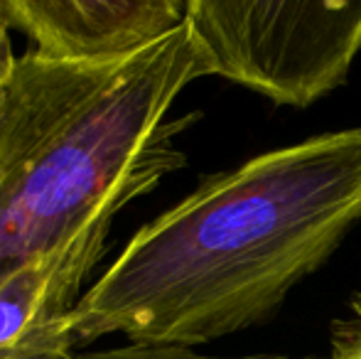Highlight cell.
Instances as JSON below:
<instances>
[{
	"mask_svg": "<svg viewBox=\"0 0 361 359\" xmlns=\"http://www.w3.org/2000/svg\"><path fill=\"white\" fill-rule=\"evenodd\" d=\"M361 221V126L207 178L133 234L64 320L104 337L207 345L271 317Z\"/></svg>",
	"mask_w": 361,
	"mask_h": 359,
	"instance_id": "cell-1",
	"label": "cell"
},
{
	"mask_svg": "<svg viewBox=\"0 0 361 359\" xmlns=\"http://www.w3.org/2000/svg\"><path fill=\"white\" fill-rule=\"evenodd\" d=\"M209 77L190 28L118 57L30 47L0 79V271L42 256L185 165L172 104Z\"/></svg>",
	"mask_w": 361,
	"mask_h": 359,
	"instance_id": "cell-2",
	"label": "cell"
},
{
	"mask_svg": "<svg viewBox=\"0 0 361 359\" xmlns=\"http://www.w3.org/2000/svg\"><path fill=\"white\" fill-rule=\"evenodd\" d=\"M209 77L278 106L314 104L361 54V0H185Z\"/></svg>",
	"mask_w": 361,
	"mask_h": 359,
	"instance_id": "cell-3",
	"label": "cell"
},
{
	"mask_svg": "<svg viewBox=\"0 0 361 359\" xmlns=\"http://www.w3.org/2000/svg\"><path fill=\"white\" fill-rule=\"evenodd\" d=\"M111 224L86 229L42 256L0 271V359H59L74 352L64 320L106 251Z\"/></svg>",
	"mask_w": 361,
	"mask_h": 359,
	"instance_id": "cell-4",
	"label": "cell"
},
{
	"mask_svg": "<svg viewBox=\"0 0 361 359\" xmlns=\"http://www.w3.org/2000/svg\"><path fill=\"white\" fill-rule=\"evenodd\" d=\"M10 30L52 57H118L185 25V0H0Z\"/></svg>",
	"mask_w": 361,
	"mask_h": 359,
	"instance_id": "cell-5",
	"label": "cell"
},
{
	"mask_svg": "<svg viewBox=\"0 0 361 359\" xmlns=\"http://www.w3.org/2000/svg\"><path fill=\"white\" fill-rule=\"evenodd\" d=\"M59 359H295L283 355H243V357H212L200 355L192 347H177V345H143V342H128L121 347H109V350L96 352H81V355L59 357Z\"/></svg>",
	"mask_w": 361,
	"mask_h": 359,
	"instance_id": "cell-6",
	"label": "cell"
},
{
	"mask_svg": "<svg viewBox=\"0 0 361 359\" xmlns=\"http://www.w3.org/2000/svg\"><path fill=\"white\" fill-rule=\"evenodd\" d=\"M329 359H361V296L349 305V315L337 325Z\"/></svg>",
	"mask_w": 361,
	"mask_h": 359,
	"instance_id": "cell-7",
	"label": "cell"
},
{
	"mask_svg": "<svg viewBox=\"0 0 361 359\" xmlns=\"http://www.w3.org/2000/svg\"><path fill=\"white\" fill-rule=\"evenodd\" d=\"M13 59H15V54H13V47H10V25L5 23V15H3V10H0V79L5 77V72H8Z\"/></svg>",
	"mask_w": 361,
	"mask_h": 359,
	"instance_id": "cell-8",
	"label": "cell"
}]
</instances>
